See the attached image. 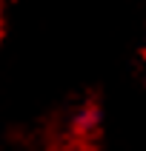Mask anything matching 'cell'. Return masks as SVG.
Returning <instances> with one entry per match:
<instances>
[{"label": "cell", "instance_id": "7a4b0ae2", "mask_svg": "<svg viewBox=\"0 0 146 151\" xmlns=\"http://www.w3.org/2000/svg\"><path fill=\"white\" fill-rule=\"evenodd\" d=\"M3 3H9V0H0V9H3Z\"/></svg>", "mask_w": 146, "mask_h": 151}, {"label": "cell", "instance_id": "6da1fadb", "mask_svg": "<svg viewBox=\"0 0 146 151\" xmlns=\"http://www.w3.org/2000/svg\"><path fill=\"white\" fill-rule=\"evenodd\" d=\"M3 34H6V29H3V14H0V43H3Z\"/></svg>", "mask_w": 146, "mask_h": 151}]
</instances>
